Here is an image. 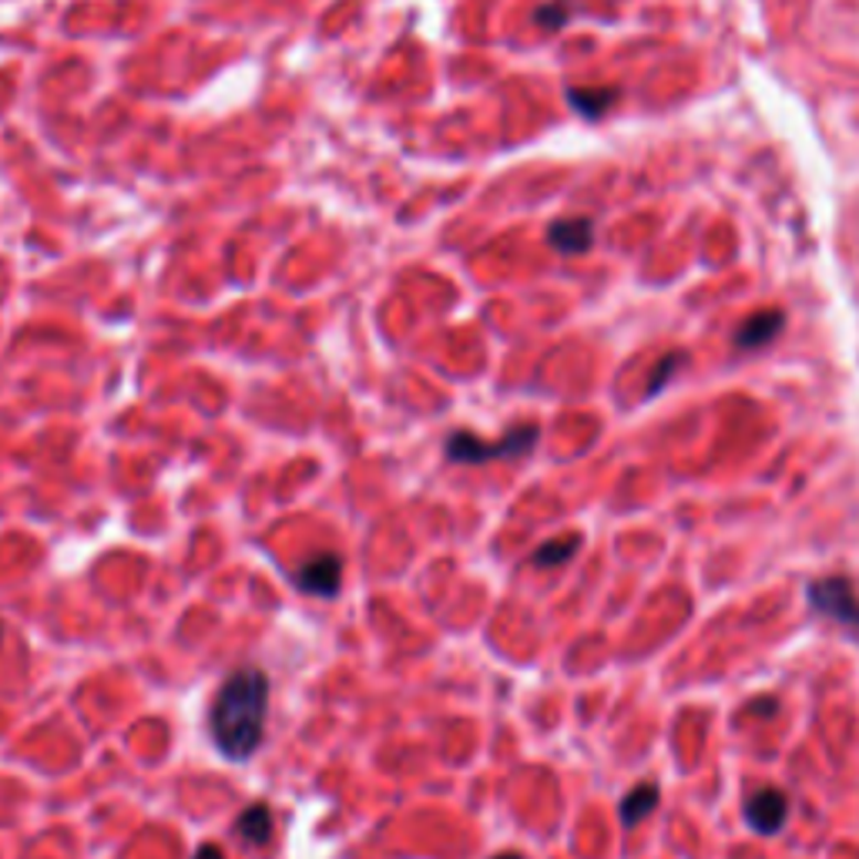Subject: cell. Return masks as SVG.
Instances as JSON below:
<instances>
[{
    "label": "cell",
    "instance_id": "6da1fadb",
    "mask_svg": "<svg viewBox=\"0 0 859 859\" xmlns=\"http://www.w3.org/2000/svg\"><path fill=\"white\" fill-rule=\"evenodd\" d=\"M269 715V678L263 668H235L212 702L209 732L219 752L232 762H245L263 745Z\"/></svg>",
    "mask_w": 859,
    "mask_h": 859
},
{
    "label": "cell",
    "instance_id": "7a4b0ae2",
    "mask_svg": "<svg viewBox=\"0 0 859 859\" xmlns=\"http://www.w3.org/2000/svg\"><path fill=\"white\" fill-rule=\"evenodd\" d=\"M538 437H541V430L534 423L513 426L500 441H480L474 434L457 430V434L447 437V457L454 464H487V460H503V457H521L538 444Z\"/></svg>",
    "mask_w": 859,
    "mask_h": 859
},
{
    "label": "cell",
    "instance_id": "3957f363",
    "mask_svg": "<svg viewBox=\"0 0 859 859\" xmlns=\"http://www.w3.org/2000/svg\"><path fill=\"white\" fill-rule=\"evenodd\" d=\"M806 597L819 615L833 618L836 625L859 628V597L846 577H819L806 587Z\"/></svg>",
    "mask_w": 859,
    "mask_h": 859
},
{
    "label": "cell",
    "instance_id": "277c9868",
    "mask_svg": "<svg viewBox=\"0 0 859 859\" xmlns=\"http://www.w3.org/2000/svg\"><path fill=\"white\" fill-rule=\"evenodd\" d=\"M789 819V796L776 786H762L745 799V823L759 836H776Z\"/></svg>",
    "mask_w": 859,
    "mask_h": 859
},
{
    "label": "cell",
    "instance_id": "5b68a950",
    "mask_svg": "<svg viewBox=\"0 0 859 859\" xmlns=\"http://www.w3.org/2000/svg\"><path fill=\"white\" fill-rule=\"evenodd\" d=\"M339 574H342V558L336 554H316L296 571V584L316 597H332L339 591Z\"/></svg>",
    "mask_w": 859,
    "mask_h": 859
},
{
    "label": "cell",
    "instance_id": "8992f818",
    "mask_svg": "<svg viewBox=\"0 0 859 859\" xmlns=\"http://www.w3.org/2000/svg\"><path fill=\"white\" fill-rule=\"evenodd\" d=\"M548 245L561 255H581L594 245V225L591 219L571 215V219H558L548 225Z\"/></svg>",
    "mask_w": 859,
    "mask_h": 859
},
{
    "label": "cell",
    "instance_id": "52a82bcc",
    "mask_svg": "<svg viewBox=\"0 0 859 859\" xmlns=\"http://www.w3.org/2000/svg\"><path fill=\"white\" fill-rule=\"evenodd\" d=\"M786 326V316L780 309H762V312H752L739 329H735V347L739 350H762L768 347L772 339H776Z\"/></svg>",
    "mask_w": 859,
    "mask_h": 859
},
{
    "label": "cell",
    "instance_id": "ba28073f",
    "mask_svg": "<svg viewBox=\"0 0 859 859\" xmlns=\"http://www.w3.org/2000/svg\"><path fill=\"white\" fill-rule=\"evenodd\" d=\"M235 833L248 842V846H266L273 839V809L266 803H252L238 823H235Z\"/></svg>",
    "mask_w": 859,
    "mask_h": 859
},
{
    "label": "cell",
    "instance_id": "9c48e42d",
    "mask_svg": "<svg viewBox=\"0 0 859 859\" xmlns=\"http://www.w3.org/2000/svg\"><path fill=\"white\" fill-rule=\"evenodd\" d=\"M658 809V786L655 783H638L625 799H622V819L625 826H638L645 816H651Z\"/></svg>",
    "mask_w": 859,
    "mask_h": 859
},
{
    "label": "cell",
    "instance_id": "30bf717a",
    "mask_svg": "<svg viewBox=\"0 0 859 859\" xmlns=\"http://www.w3.org/2000/svg\"><path fill=\"white\" fill-rule=\"evenodd\" d=\"M568 102H571V108H574L577 115L597 118V115H605V112L612 108L615 92H608V88H601V92H577V88H571V92H568Z\"/></svg>",
    "mask_w": 859,
    "mask_h": 859
},
{
    "label": "cell",
    "instance_id": "8fae6325",
    "mask_svg": "<svg viewBox=\"0 0 859 859\" xmlns=\"http://www.w3.org/2000/svg\"><path fill=\"white\" fill-rule=\"evenodd\" d=\"M577 538L571 534V538H558V541H548V544H541L538 548V554H534V564H541V568H554V564H564V561H571L574 558V551H577Z\"/></svg>",
    "mask_w": 859,
    "mask_h": 859
},
{
    "label": "cell",
    "instance_id": "7c38bea8",
    "mask_svg": "<svg viewBox=\"0 0 859 859\" xmlns=\"http://www.w3.org/2000/svg\"><path fill=\"white\" fill-rule=\"evenodd\" d=\"M538 24H541L544 31H558V28L568 24V11H564L561 4H544V8L538 11Z\"/></svg>",
    "mask_w": 859,
    "mask_h": 859
},
{
    "label": "cell",
    "instance_id": "4fadbf2b",
    "mask_svg": "<svg viewBox=\"0 0 859 859\" xmlns=\"http://www.w3.org/2000/svg\"><path fill=\"white\" fill-rule=\"evenodd\" d=\"M681 360H685V357H665V360H661V367H658V370L651 373V383H648V396H655V393H658V390L665 386L668 373H675V367H678Z\"/></svg>",
    "mask_w": 859,
    "mask_h": 859
},
{
    "label": "cell",
    "instance_id": "5bb4252c",
    "mask_svg": "<svg viewBox=\"0 0 859 859\" xmlns=\"http://www.w3.org/2000/svg\"><path fill=\"white\" fill-rule=\"evenodd\" d=\"M195 859H225V856H222L219 846H202V849L195 852Z\"/></svg>",
    "mask_w": 859,
    "mask_h": 859
},
{
    "label": "cell",
    "instance_id": "9a60e30c",
    "mask_svg": "<svg viewBox=\"0 0 859 859\" xmlns=\"http://www.w3.org/2000/svg\"><path fill=\"white\" fill-rule=\"evenodd\" d=\"M494 859H524V856L521 852H497Z\"/></svg>",
    "mask_w": 859,
    "mask_h": 859
},
{
    "label": "cell",
    "instance_id": "2e32d148",
    "mask_svg": "<svg viewBox=\"0 0 859 859\" xmlns=\"http://www.w3.org/2000/svg\"><path fill=\"white\" fill-rule=\"evenodd\" d=\"M0 638H4V625H0Z\"/></svg>",
    "mask_w": 859,
    "mask_h": 859
}]
</instances>
